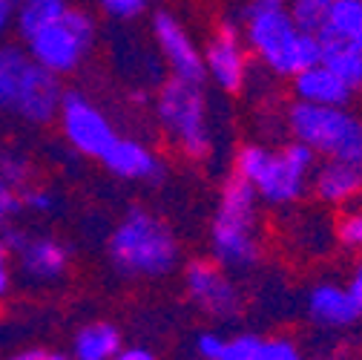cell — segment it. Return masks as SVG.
Masks as SVG:
<instances>
[{
    "mask_svg": "<svg viewBox=\"0 0 362 360\" xmlns=\"http://www.w3.org/2000/svg\"><path fill=\"white\" fill-rule=\"evenodd\" d=\"M242 38L259 61L276 75L296 78L322 64V43L316 35H302L282 0H253L242 9Z\"/></svg>",
    "mask_w": 362,
    "mask_h": 360,
    "instance_id": "cell-1",
    "label": "cell"
},
{
    "mask_svg": "<svg viewBox=\"0 0 362 360\" xmlns=\"http://www.w3.org/2000/svg\"><path fill=\"white\" fill-rule=\"evenodd\" d=\"M110 262L124 277H167L178 265V240L147 208H129L107 245Z\"/></svg>",
    "mask_w": 362,
    "mask_h": 360,
    "instance_id": "cell-2",
    "label": "cell"
},
{
    "mask_svg": "<svg viewBox=\"0 0 362 360\" xmlns=\"http://www.w3.org/2000/svg\"><path fill=\"white\" fill-rule=\"evenodd\" d=\"M256 225H259V196L245 179L233 173L221 188V199L210 228L213 262L224 268V271L228 268L256 265L262 254Z\"/></svg>",
    "mask_w": 362,
    "mask_h": 360,
    "instance_id": "cell-3",
    "label": "cell"
},
{
    "mask_svg": "<svg viewBox=\"0 0 362 360\" xmlns=\"http://www.w3.org/2000/svg\"><path fill=\"white\" fill-rule=\"evenodd\" d=\"M61 78L37 67L15 43L0 47V107L12 110L29 124H49L64 104Z\"/></svg>",
    "mask_w": 362,
    "mask_h": 360,
    "instance_id": "cell-4",
    "label": "cell"
},
{
    "mask_svg": "<svg viewBox=\"0 0 362 360\" xmlns=\"http://www.w3.org/2000/svg\"><path fill=\"white\" fill-rule=\"evenodd\" d=\"M288 130L293 142L325 156V162L362 164V121L348 110L293 104L288 110Z\"/></svg>",
    "mask_w": 362,
    "mask_h": 360,
    "instance_id": "cell-5",
    "label": "cell"
},
{
    "mask_svg": "<svg viewBox=\"0 0 362 360\" xmlns=\"http://www.w3.org/2000/svg\"><path fill=\"white\" fill-rule=\"evenodd\" d=\"M156 116L173 145L187 159H204L210 153L207 99L204 89L185 81H164L156 96Z\"/></svg>",
    "mask_w": 362,
    "mask_h": 360,
    "instance_id": "cell-6",
    "label": "cell"
},
{
    "mask_svg": "<svg viewBox=\"0 0 362 360\" xmlns=\"http://www.w3.org/2000/svg\"><path fill=\"white\" fill-rule=\"evenodd\" d=\"M93 43H95V18L86 9L69 6L61 21L37 32L32 40H26V52L37 67L61 78L83 64Z\"/></svg>",
    "mask_w": 362,
    "mask_h": 360,
    "instance_id": "cell-7",
    "label": "cell"
},
{
    "mask_svg": "<svg viewBox=\"0 0 362 360\" xmlns=\"http://www.w3.org/2000/svg\"><path fill=\"white\" fill-rule=\"evenodd\" d=\"M236 176L256 191V196L267 205H293L302 199L308 176L299 173L282 150H267L262 145H245L236 153Z\"/></svg>",
    "mask_w": 362,
    "mask_h": 360,
    "instance_id": "cell-8",
    "label": "cell"
},
{
    "mask_svg": "<svg viewBox=\"0 0 362 360\" xmlns=\"http://www.w3.org/2000/svg\"><path fill=\"white\" fill-rule=\"evenodd\" d=\"M61 130L64 139L89 159H104L110 153V147L121 139L112 121L81 93H66L64 104H61Z\"/></svg>",
    "mask_w": 362,
    "mask_h": 360,
    "instance_id": "cell-9",
    "label": "cell"
},
{
    "mask_svg": "<svg viewBox=\"0 0 362 360\" xmlns=\"http://www.w3.org/2000/svg\"><path fill=\"white\" fill-rule=\"evenodd\" d=\"M185 286L193 303L216 320H233L242 314V294L236 283L213 259H193L185 268Z\"/></svg>",
    "mask_w": 362,
    "mask_h": 360,
    "instance_id": "cell-10",
    "label": "cell"
},
{
    "mask_svg": "<svg viewBox=\"0 0 362 360\" xmlns=\"http://www.w3.org/2000/svg\"><path fill=\"white\" fill-rule=\"evenodd\" d=\"M153 35L158 40V47H161L175 81L196 84V86H202L207 81L204 55L199 52L190 32L185 29V23H181L173 12H167V9L153 12Z\"/></svg>",
    "mask_w": 362,
    "mask_h": 360,
    "instance_id": "cell-11",
    "label": "cell"
},
{
    "mask_svg": "<svg viewBox=\"0 0 362 360\" xmlns=\"http://www.w3.org/2000/svg\"><path fill=\"white\" fill-rule=\"evenodd\" d=\"M207 78L216 81L224 93H239L247 78V58L242 50V26L233 18H221L216 35L204 50Z\"/></svg>",
    "mask_w": 362,
    "mask_h": 360,
    "instance_id": "cell-12",
    "label": "cell"
},
{
    "mask_svg": "<svg viewBox=\"0 0 362 360\" xmlns=\"http://www.w3.org/2000/svg\"><path fill=\"white\" fill-rule=\"evenodd\" d=\"M101 164L118 176V179H129V182H150L158 185L164 179V164L161 159L141 142L135 139H118L110 153L101 159Z\"/></svg>",
    "mask_w": 362,
    "mask_h": 360,
    "instance_id": "cell-13",
    "label": "cell"
},
{
    "mask_svg": "<svg viewBox=\"0 0 362 360\" xmlns=\"http://www.w3.org/2000/svg\"><path fill=\"white\" fill-rule=\"evenodd\" d=\"M291 89L296 96V104H310V107H337L345 110V104L351 101L354 89L334 75L328 67H310L305 72H299L296 78H291Z\"/></svg>",
    "mask_w": 362,
    "mask_h": 360,
    "instance_id": "cell-14",
    "label": "cell"
},
{
    "mask_svg": "<svg viewBox=\"0 0 362 360\" xmlns=\"http://www.w3.org/2000/svg\"><path fill=\"white\" fill-rule=\"evenodd\" d=\"M308 317L316 326L342 329V326H354L362 317V311L354 303L348 288L334 286V283H320L308 294Z\"/></svg>",
    "mask_w": 362,
    "mask_h": 360,
    "instance_id": "cell-15",
    "label": "cell"
},
{
    "mask_svg": "<svg viewBox=\"0 0 362 360\" xmlns=\"http://www.w3.org/2000/svg\"><path fill=\"white\" fill-rule=\"evenodd\" d=\"M18 262H21V271L29 277V280H37V283H49V280H58L66 265H69V248L52 237H29L26 248L18 254Z\"/></svg>",
    "mask_w": 362,
    "mask_h": 360,
    "instance_id": "cell-16",
    "label": "cell"
},
{
    "mask_svg": "<svg viewBox=\"0 0 362 360\" xmlns=\"http://www.w3.org/2000/svg\"><path fill=\"white\" fill-rule=\"evenodd\" d=\"M313 191L328 205H342L354 199L362 191V164H345V162H325L316 167Z\"/></svg>",
    "mask_w": 362,
    "mask_h": 360,
    "instance_id": "cell-17",
    "label": "cell"
},
{
    "mask_svg": "<svg viewBox=\"0 0 362 360\" xmlns=\"http://www.w3.org/2000/svg\"><path fill=\"white\" fill-rule=\"evenodd\" d=\"M320 43H322V67L339 75L351 89H359L362 86V43L337 40V38H320Z\"/></svg>",
    "mask_w": 362,
    "mask_h": 360,
    "instance_id": "cell-18",
    "label": "cell"
},
{
    "mask_svg": "<svg viewBox=\"0 0 362 360\" xmlns=\"http://www.w3.org/2000/svg\"><path fill=\"white\" fill-rule=\"evenodd\" d=\"M121 351V334L112 323H89L75 334V360H115Z\"/></svg>",
    "mask_w": 362,
    "mask_h": 360,
    "instance_id": "cell-19",
    "label": "cell"
},
{
    "mask_svg": "<svg viewBox=\"0 0 362 360\" xmlns=\"http://www.w3.org/2000/svg\"><path fill=\"white\" fill-rule=\"evenodd\" d=\"M316 38L362 43V0H331L328 23Z\"/></svg>",
    "mask_w": 362,
    "mask_h": 360,
    "instance_id": "cell-20",
    "label": "cell"
},
{
    "mask_svg": "<svg viewBox=\"0 0 362 360\" xmlns=\"http://www.w3.org/2000/svg\"><path fill=\"white\" fill-rule=\"evenodd\" d=\"M66 9H69V4H64V0H26V4L18 6V15H15L21 38L32 40L37 32L61 21Z\"/></svg>",
    "mask_w": 362,
    "mask_h": 360,
    "instance_id": "cell-21",
    "label": "cell"
},
{
    "mask_svg": "<svg viewBox=\"0 0 362 360\" xmlns=\"http://www.w3.org/2000/svg\"><path fill=\"white\" fill-rule=\"evenodd\" d=\"M288 9H291V18L302 35H320L328 23L331 0H293Z\"/></svg>",
    "mask_w": 362,
    "mask_h": 360,
    "instance_id": "cell-22",
    "label": "cell"
},
{
    "mask_svg": "<svg viewBox=\"0 0 362 360\" xmlns=\"http://www.w3.org/2000/svg\"><path fill=\"white\" fill-rule=\"evenodd\" d=\"M259 346H262L259 334H236L224 343V351L218 360H256Z\"/></svg>",
    "mask_w": 362,
    "mask_h": 360,
    "instance_id": "cell-23",
    "label": "cell"
},
{
    "mask_svg": "<svg viewBox=\"0 0 362 360\" xmlns=\"http://www.w3.org/2000/svg\"><path fill=\"white\" fill-rule=\"evenodd\" d=\"M256 360H302L296 343H291L288 337H262V346L256 351Z\"/></svg>",
    "mask_w": 362,
    "mask_h": 360,
    "instance_id": "cell-24",
    "label": "cell"
},
{
    "mask_svg": "<svg viewBox=\"0 0 362 360\" xmlns=\"http://www.w3.org/2000/svg\"><path fill=\"white\" fill-rule=\"evenodd\" d=\"M101 12L112 21H121V23H129L135 18H141L147 12V4L144 0H101Z\"/></svg>",
    "mask_w": 362,
    "mask_h": 360,
    "instance_id": "cell-25",
    "label": "cell"
},
{
    "mask_svg": "<svg viewBox=\"0 0 362 360\" xmlns=\"http://www.w3.org/2000/svg\"><path fill=\"white\" fill-rule=\"evenodd\" d=\"M26 179H29V162L23 156H4V173L0 182H6L12 191H26Z\"/></svg>",
    "mask_w": 362,
    "mask_h": 360,
    "instance_id": "cell-26",
    "label": "cell"
},
{
    "mask_svg": "<svg viewBox=\"0 0 362 360\" xmlns=\"http://www.w3.org/2000/svg\"><path fill=\"white\" fill-rule=\"evenodd\" d=\"M21 205L32 213H52L58 208V199L47 188H26V191H21Z\"/></svg>",
    "mask_w": 362,
    "mask_h": 360,
    "instance_id": "cell-27",
    "label": "cell"
},
{
    "mask_svg": "<svg viewBox=\"0 0 362 360\" xmlns=\"http://www.w3.org/2000/svg\"><path fill=\"white\" fill-rule=\"evenodd\" d=\"M21 210H23L21 193L12 191L6 182H0V231H6L9 222H12V216H18Z\"/></svg>",
    "mask_w": 362,
    "mask_h": 360,
    "instance_id": "cell-28",
    "label": "cell"
},
{
    "mask_svg": "<svg viewBox=\"0 0 362 360\" xmlns=\"http://www.w3.org/2000/svg\"><path fill=\"white\" fill-rule=\"evenodd\" d=\"M282 153L288 156V162H291L299 173L310 176V173L316 170V153H313L310 147H305V145H299V142H291L288 147H282Z\"/></svg>",
    "mask_w": 362,
    "mask_h": 360,
    "instance_id": "cell-29",
    "label": "cell"
},
{
    "mask_svg": "<svg viewBox=\"0 0 362 360\" xmlns=\"http://www.w3.org/2000/svg\"><path fill=\"white\" fill-rule=\"evenodd\" d=\"M339 240H342V245H348V248H362V210L348 213V216L339 222Z\"/></svg>",
    "mask_w": 362,
    "mask_h": 360,
    "instance_id": "cell-30",
    "label": "cell"
},
{
    "mask_svg": "<svg viewBox=\"0 0 362 360\" xmlns=\"http://www.w3.org/2000/svg\"><path fill=\"white\" fill-rule=\"evenodd\" d=\"M224 340L221 334H216V332H202L199 337H196V354H199V360H218L221 357V351H224Z\"/></svg>",
    "mask_w": 362,
    "mask_h": 360,
    "instance_id": "cell-31",
    "label": "cell"
},
{
    "mask_svg": "<svg viewBox=\"0 0 362 360\" xmlns=\"http://www.w3.org/2000/svg\"><path fill=\"white\" fill-rule=\"evenodd\" d=\"M9 283H12V277H9V251L4 248V242H0V300L6 297Z\"/></svg>",
    "mask_w": 362,
    "mask_h": 360,
    "instance_id": "cell-32",
    "label": "cell"
},
{
    "mask_svg": "<svg viewBox=\"0 0 362 360\" xmlns=\"http://www.w3.org/2000/svg\"><path fill=\"white\" fill-rule=\"evenodd\" d=\"M15 15H18V4H12V0H0V35L9 29Z\"/></svg>",
    "mask_w": 362,
    "mask_h": 360,
    "instance_id": "cell-33",
    "label": "cell"
},
{
    "mask_svg": "<svg viewBox=\"0 0 362 360\" xmlns=\"http://www.w3.org/2000/svg\"><path fill=\"white\" fill-rule=\"evenodd\" d=\"M348 291H351L354 303H356L359 311H362V262H356V268H354V277H351V283H348Z\"/></svg>",
    "mask_w": 362,
    "mask_h": 360,
    "instance_id": "cell-34",
    "label": "cell"
},
{
    "mask_svg": "<svg viewBox=\"0 0 362 360\" xmlns=\"http://www.w3.org/2000/svg\"><path fill=\"white\" fill-rule=\"evenodd\" d=\"M115 360H156V354L147 351V349H141V346H132V349H121L115 354Z\"/></svg>",
    "mask_w": 362,
    "mask_h": 360,
    "instance_id": "cell-35",
    "label": "cell"
},
{
    "mask_svg": "<svg viewBox=\"0 0 362 360\" xmlns=\"http://www.w3.org/2000/svg\"><path fill=\"white\" fill-rule=\"evenodd\" d=\"M6 360H43V351L40 349H23L18 354H9Z\"/></svg>",
    "mask_w": 362,
    "mask_h": 360,
    "instance_id": "cell-36",
    "label": "cell"
},
{
    "mask_svg": "<svg viewBox=\"0 0 362 360\" xmlns=\"http://www.w3.org/2000/svg\"><path fill=\"white\" fill-rule=\"evenodd\" d=\"M43 360H69V357L61 351H43Z\"/></svg>",
    "mask_w": 362,
    "mask_h": 360,
    "instance_id": "cell-37",
    "label": "cell"
},
{
    "mask_svg": "<svg viewBox=\"0 0 362 360\" xmlns=\"http://www.w3.org/2000/svg\"><path fill=\"white\" fill-rule=\"evenodd\" d=\"M129 99H132L135 104H147V93H132Z\"/></svg>",
    "mask_w": 362,
    "mask_h": 360,
    "instance_id": "cell-38",
    "label": "cell"
},
{
    "mask_svg": "<svg viewBox=\"0 0 362 360\" xmlns=\"http://www.w3.org/2000/svg\"><path fill=\"white\" fill-rule=\"evenodd\" d=\"M0 173H4V153H0Z\"/></svg>",
    "mask_w": 362,
    "mask_h": 360,
    "instance_id": "cell-39",
    "label": "cell"
}]
</instances>
